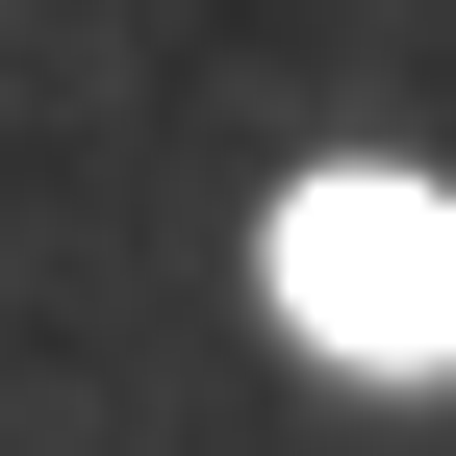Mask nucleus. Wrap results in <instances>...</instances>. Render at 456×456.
<instances>
[{"label":"nucleus","instance_id":"f257e3e1","mask_svg":"<svg viewBox=\"0 0 456 456\" xmlns=\"http://www.w3.org/2000/svg\"><path fill=\"white\" fill-rule=\"evenodd\" d=\"M279 330L355 380H456V203L431 178H305L279 203Z\"/></svg>","mask_w":456,"mask_h":456}]
</instances>
